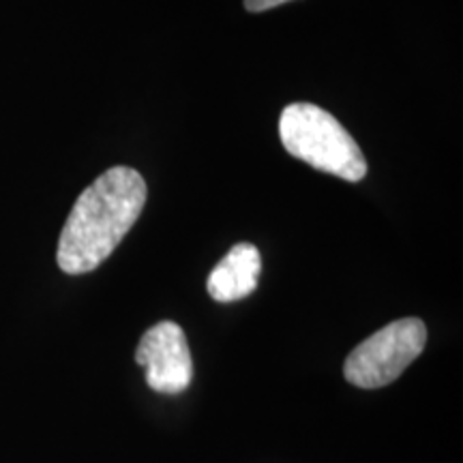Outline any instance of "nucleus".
I'll return each instance as SVG.
<instances>
[{
    "label": "nucleus",
    "mask_w": 463,
    "mask_h": 463,
    "mask_svg": "<svg viewBox=\"0 0 463 463\" xmlns=\"http://www.w3.org/2000/svg\"><path fill=\"white\" fill-rule=\"evenodd\" d=\"M283 3H289V0H245V9L251 11V14H260V11L279 7Z\"/></svg>",
    "instance_id": "6"
},
{
    "label": "nucleus",
    "mask_w": 463,
    "mask_h": 463,
    "mask_svg": "<svg viewBox=\"0 0 463 463\" xmlns=\"http://www.w3.org/2000/svg\"><path fill=\"white\" fill-rule=\"evenodd\" d=\"M136 363L146 369V384L161 395H181L194 380V361L176 322H159L142 335L136 350Z\"/></svg>",
    "instance_id": "4"
},
{
    "label": "nucleus",
    "mask_w": 463,
    "mask_h": 463,
    "mask_svg": "<svg viewBox=\"0 0 463 463\" xmlns=\"http://www.w3.org/2000/svg\"><path fill=\"white\" fill-rule=\"evenodd\" d=\"M148 189L133 167H109L82 191L58 239L62 273L84 275L112 256L146 204Z\"/></svg>",
    "instance_id": "1"
},
{
    "label": "nucleus",
    "mask_w": 463,
    "mask_h": 463,
    "mask_svg": "<svg viewBox=\"0 0 463 463\" xmlns=\"http://www.w3.org/2000/svg\"><path fill=\"white\" fill-rule=\"evenodd\" d=\"M281 144L292 157L344 181L358 183L367 174V161L344 125L314 103H292L279 118Z\"/></svg>",
    "instance_id": "2"
},
{
    "label": "nucleus",
    "mask_w": 463,
    "mask_h": 463,
    "mask_svg": "<svg viewBox=\"0 0 463 463\" xmlns=\"http://www.w3.org/2000/svg\"><path fill=\"white\" fill-rule=\"evenodd\" d=\"M425 344L427 326L419 317L386 324L350 352L344 364L345 380L358 389H382L422 354Z\"/></svg>",
    "instance_id": "3"
},
{
    "label": "nucleus",
    "mask_w": 463,
    "mask_h": 463,
    "mask_svg": "<svg viewBox=\"0 0 463 463\" xmlns=\"http://www.w3.org/2000/svg\"><path fill=\"white\" fill-rule=\"evenodd\" d=\"M260 270H262V258L258 247L251 242H239L208 275V294L217 303H234L245 298L258 288Z\"/></svg>",
    "instance_id": "5"
}]
</instances>
